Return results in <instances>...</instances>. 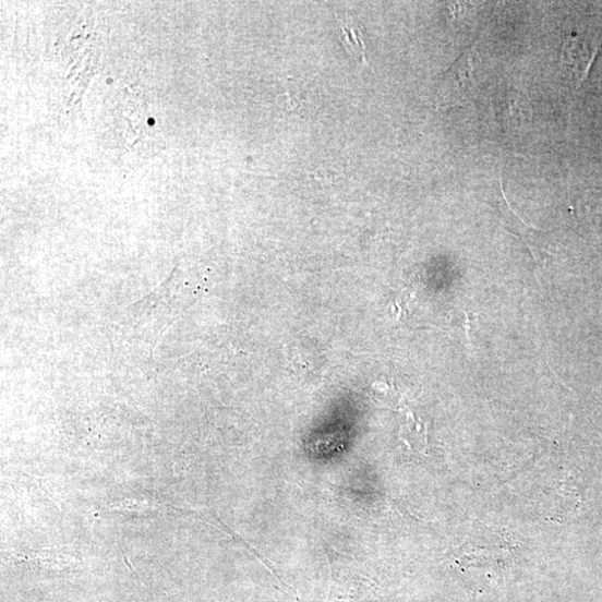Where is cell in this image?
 Listing matches in <instances>:
<instances>
[{
    "instance_id": "6da1fadb",
    "label": "cell",
    "mask_w": 602,
    "mask_h": 602,
    "mask_svg": "<svg viewBox=\"0 0 602 602\" xmlns=\"http://www.w3.org/2000/svg\"><path fill=\"white\" fill-rule=\"evenodd\" d=\"M475 75V45L435 82V103L441 108L463 107L472 104L478 91Z\"/></svg>"
},
{
    "instance_id": "7a4b0ae2",
    "label": "cell",
    "mask_w": 602,
    "mask_h": 602,
    "mask_svg": "<svg viewBox=\"0 0 602 602\" xmlns=\"http://www.w3.org/2000/svg\"><path fill=\"white\" fill-rule=\"evenodd\" d=\"M600 45L601 40L585 35H569L565 39L562 61L569 70L574 88H579L589 76Z\"/></svg>"
},
{
    "instance_id": "3957f363",
    "label": "cell",
    "mask_w": 602,
    "mask_h": 602,
    "mask_svg": "<svg viewBox=\"0 0 602 602\" xmlns=\"http://www.w3.org/2000/svg\"><path fill=\"white\" fill-rule=\"evenodd\" d=\"M342 33L351 49L356 50V56L360 57L361 60L364 61V43L357 37V31L353 28L349 29L347 27H342Z\"/></svg>"
}]
</instances>
